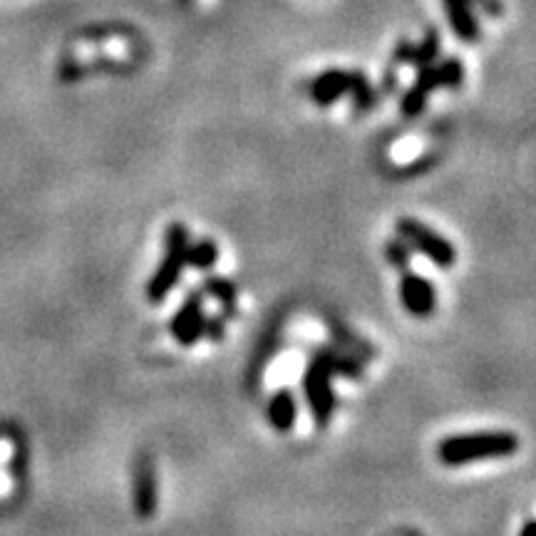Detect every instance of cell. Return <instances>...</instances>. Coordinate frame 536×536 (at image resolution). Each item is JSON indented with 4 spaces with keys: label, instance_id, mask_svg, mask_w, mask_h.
Returning a JSON list of instances; mask_svg holds the SVG:
<instances>
[{
    "label": "cell",
    "instance_id": "cell-13",
    "mask_svg": "<svg viewBox=\"0 0 536 536\" xmlns=\"http://www.w3.org/2000/svg\"><path fill=\"white\" fill-rule=\"evenodd\" d=\"M216 261H219V246L211 239H199L197 244L189 241L187 249V268H197V271H211Z\"/></svg>",
    "mask_w": 536,
    "mask_h": 536
},
{
    "label": "cell",
    "instance_id": "cell-12",
    "mask_svg": "<svg viewBox=\"0 0 536 536\" xmlns=\"http://www.w3.org/2000/svg\"><path fill=\"white\" fill-rule=\"evenodd\" d=\"M204 291L209 293V296L214 298L216 303H219L221 313H224L226 318L236 316L239 306H236V286L234 283L226 281V278H221V276H209L204 283Z\"/></svg>",
    "mask_w": 536,
    "mask_h": 536
},
{
    "label": "cell",
    "instance_id": "cell-9",
    "mask_svg": "<svg viewBox=\"0 0 536 536\" xmlns=\"http://www.w3.org/2000/svg\"><path fill=\"white\" fill-rule=\"evenodd\" d=\"M350 72L348 70H326L313 80L311 100L321 107H331L343 95H348Z\"/></svg>",
    "mask_w": 536,
    "mask_h": 536
},
{
    "label": "cell",
    "instance_id": "cell-17",
    "mask_svg": "<svg viewBox=\"0 0 536 536\" xmlns=\"http://www.w3.org/2000/svg\"><path fill=\"white\" fill-rule=\"evenodd\" d=\"M385 256H388L390 266L400 268V271H407L412 261V249L400 239V236H395V239H390V244L385 246Z\"/></svg>",
    "mask_w": 536,
    "mask_h": 536
},
{
    "label": "cell",
    "instance_id": "cell-5",
    "mask_svg": "<svg viewBox=\"0 0 536 536\" xmlns=\"http://www.w3.org/2000/svg\"><path fill=\"white\" fill-rule=\"evenodd\" d=\"M159 504L157 469L147 452L137 455L132 469V509L139 519H152Z\"/></svg>",
    "mask_w": 536,
    "mask_h": 536
},
{
    "label": "cell",
    "instance_id": "cell-3",
    "mask_svg": "<svg viewBox=\"0 0 536 536\" xmlns=\"http://www.w3.org/2000/svg\"><path fill=\"white\" fill-rule=\"evenodd\" d=\"M333 378L331 350H318L308 363L306 373H303V393H306L308 410H311L316 427H328L335 412Z\"/></svg>",
    "mask_w": 536,
    "mask_h": 536
},
{
    "label": "cell",
    "instance_id": "cell-7",
    "mask_svg": "<svg viewBox=\"0 0 536 536\" xmlns=\"http://www.w3.org/2000/svg\"><path fill=\"white\" fill-rule=\"evenodd\" d=\"M400 301L410 316L430 318L437 311V291L430 278L415 271H402L400 278Z\"/></svg>",
    "mask_w": 536,
    "mask_h": 536
},
{
    "label": "cell",
    "instance_id": "cell-18",
    "mask_svg": "<svg viewBox=\"0 0 536 536\" xmlns=\"http://www.w3.org/2000/svg\"><path fill=\"white\" fill-rule=\"evenodd\" d=\"M226 321H229V318H226L224 313H216V316H206L201 338L211 340V343H221V340H224V333H226Z\"/></svg>",
    "mask_w": 536,
    "mask_h": 536
},
{
    "label": "cell",
    "instance_id": "cell-15",
    "mask_svg": "<svg viewBox=\"0 0 536 536\" xmlns=\"http://www.w3.org/2000/svg\"><path fill=\"white\" fill-rule=\"evenodd\" d=\"M437 55H440V33H437V30H427L425 40H422L420 45H412L410 60H407V63L415 67L435 65Z\"/></svg>",
    "mask_w": 536,
    "mask_h": 536
},
{
    "label": "cell",
    "instance_id": "cell-2",
    "mask_svg": "<svg viewBox=\"0 0 536 536\" xmlns=\"http://www.w3.org/2000/svg\"><path fill=\"white\" fill-rule=\"evenodd\" d=\"M189 229L182 221H174L164 236V256L154 268L152 278L147 283L149 303L159 306L169 298V293L179 286L184 271H187V249H189Z\"/></svg>",
    "mask_w": 536,
    "mask_h": 536
},
{
    "label": "cell",
    "instance_id": "cell-10",
    "mask_svg": "<svg viewBox=\"0 0 536 536\" xmlns=\"http://www.w3.org/2000/svg\"><path fill=\"white\" fill-rule=\"evenodd\" d=\"M298 420V402L291 388H278L268 400V422L276 432H291Z\"/></svg>",
    "mask_w": 536,
    "mask_h": 536
},
{
    "label": "cell",
    "instance_id": "cell-6",
    "mask_svg": "<svg viewBox=\"0 0 536 536\" xmlns=\"http://www.w3.org/2000/svg\"><path fill=\"white\" fill-rule=\"evenodd\" d=\"M204 293L189 291L184 298L182 306L174 313L172 323H169V333H172L174 343L182 348H192L201 340V331H204Z\"/></svg>",
    "mask_w": 536,
    "mask_h": 536
},
{
    "label": "cell",
    "instance_id": "cell-8",
    "mask_svg": "<svg viewBox=\"0 0 536 536\" xmlns=\"http://www.w3.org/2000/svg\"><path fill=\"white\" fill-rule=\"evenodd\" d=\"M440 87V75H437V63L435 65H425L417 67V77L415 82L410 85V90L402 95L400 110L405 117H417L422 115L427 105V97L430 92H435Z\"/></svg>",
    "mask_w": 536,
    "mask_h": 536
},
{
    "label": "cell",
    "instance_id": "cell-14",
    "mask_svg": "<svg viewBox=\"0 0 536 536\" xmlns=\"http://www.w3.org/2000/svg\"><path fill=\"white\" fill-rule=\"evenodd\" d=\"M348 95L353 97V107L358 112H368L375 105V90L370 85V80L365 77V72H350V87Z\"/></svg>",
    "mask_w": 536,
    "mask_h": 536
},
{
    "label": "cell",
    "instance_id": "cell-19",
    "mask_svg": "<svg viewBox=\"0 0 536 536\" xmlns=\"http://www.w3.org/2000/svg\"><path fill=\"white\" fill-rule=\"evenodd\" d=\"M519 536H536V522H534V519H529V522L524 524L522 534H519Z\"/></svg>",
    "mask_w": 536,
    "mask_h": 536
},
{
    "label": "cell",
    "instance_id": "cell-11",
    "mask_svg": "<svg viewBox=\"0 0 536 536\" xmlns=\"http://www.w3.org/2000/svg\"><path fill=\"white\" fill-rule=\"evenodd\" d=\"M447 20H450V28L455 30L457 38L462 43H477L479 40V20L474 15L472 3L469 0H445Z\"/></svg>",
    "mask_w": 536,
    "mask_h": 536
},
{
    "label": "cell",
    "instance_id": "cell-1",
    "mask_svg": "<svg viewBox=\"0 0 536 536\" xmlns=\"http://www.w3.org/2000/svg\"><path fill=\"white\" fill-rule=\"evenodd\" d=\"M519 452V437L507 430H482L450 435L437 445V460L445 467H467L474 462L504 460Z\"/></svg>",
    "mask_w": 536,
    "mask_h": 536
},
{
    "label": "cell",
    "instance_id": "cell-16",
    "mask_svg": "<svg viewBox=\"0 0 536 536\" xmlns=\"http://www.w3.org/2000/svg\"><path fill=\"white\" fill-rule=\"evenodd\" d=\"M437 75H440V87L460 90L462 80H465V65H462L460 58H445L437 65Z\"/></svg>",
    "mask_w": 536,
    "mask_h": 536
},
{
    "label": "cell",
    "instance_id": "cell-4",
    "mask_svg": "<svg viewBox=\"0 0 536 536\" xmlns=\"http://www.w3.org/2000/svg\"><path fill=\"white\" fill-rule=\"evenodd\" d=\"M395 231L412 251L425 256L432 266L437 268H452L457 264V249L452 246L450 239L435 231L432 226H427L425 221L415 219V216H402L395 224Z\"/></svg>",
    "mask_w": 536,
    "mask_h": 536
}]
</instances>
